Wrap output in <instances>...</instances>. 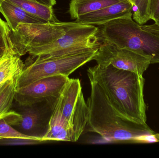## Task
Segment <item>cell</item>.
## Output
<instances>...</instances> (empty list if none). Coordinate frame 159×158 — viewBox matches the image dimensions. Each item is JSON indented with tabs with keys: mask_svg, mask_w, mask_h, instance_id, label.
Here are the masks:
<instances>
[{
	"mask_svg": "<svg viewBox=\"0 0 159 158\" xmlns=\"http://www.w3.org/2000/svg\"><path fill=\"white\" fill-rule=\"evenodd\" d=\"M24 66L20 56L13 49L4 54L0 58V85L8 81L18 80Z\"/></svg>",
	"mask_w": 159,
	"mask_h": 158,
	"instance_id": "obj_13",
	"label": "cell"
},
{
	"mask_svg": "<svg viewBox=\"0 0 159 158\" xmlns=\"http://www.w3.org/2000/svg\"><path fill=\"white\" fill-rule=\"evenodd\" d=\"M70 79L62 74L43 78L18 88L15 100L19 105H25L49 97H58Z\"/></svg>",
	"mask_w": 159,
	"mask_h": 158,
	"instance_id": "obj_10",
	"label": "cell"
},
{
	"mask_svg": "<svg viewBox=\"0 0 159 158\" xmlns=\"http://www.w3.org/2000/svg\"><path fill=\"white\" fill-rule=\"evenodd\" d=\"M133 7L130 0H126L82 15L74 22L88 25H103L116 19L133 15Z\"/></svg>",
	"mask_w": 159,
	"mask_h": 158,
	"instance_id": "obj_11",
	"label": "cell"
},
{
	"mask_svg": "<svg viewBox=\"0 0 159 158\" xmlns=\"http://www.w3.org/2000/svg\"><path fill=\"white\" fill-rule=\"evenodd\" d=\"M98 50L42 60L28 58L24 64L23 71L18 80V88L55 75L62 74L69 77L77 69L93 60Z\"/></svg>",
	"mask_w": 159,
	"mask_h": 158,
	"instance_id": "obj_6",
	"label": "cell"
},
{
	"mask_svg": "<svg viewBox=\"0 0 159 158\" xmlns=\"http://www.w3.org/2000/svg\"><path fill=\"white\" fill-rule=\"evenodd\" d=\"M1 19V17H0V19Z\"/></svg>",
	"mask_w": 159,
	"mask_h": 158,
	"instance_id": "obj_26",
	"label": "cell"
},
{
	"mask_svg": "<svg viewBox=\"0 0 159 158\" xmlns=\"http://www.w3.org/2000/svg\"><path fill=\"white\" fill-rule=\"evenodd\" d=\"M91 93L87 101L89 118L86 130L98 134L109 143H153L159 134L147 124H139L122 117L113 106L100 84L89 77Z\"/></svg>",
	"mask_w": 159,
	"mask_h": 158,
	"instance_id": "obj_1",
	"label": "cell"
},
{
	"mask_svg": "<svg viewBox=\"0 0 159 158\" xmlns=\"http://www.w3.org/2000/svg\"><path fill=\"white\" fill-rule=\"evenodd\" d=\"M100 29L94 25L70 22L66 32L53 42L28 51V58L48 59L89 50L98 49Z\"/></svg>",
	"mask_w": 159,
	"mask_h": 158,
	"instance_id": "obj_5",
	"label": "cell"
},
{
	"mask_svg": "<svg viewBox=\"0 0 159 158\" xmlns=\"http://www.w3.org/2000/svg\"><path fill=\"white\" fill-rule=\"evenodd\" d=\"M37 2L40 3L42 4L48 6H52L56 4V0H30Z\"/></svg>",
	"mask_w": 159,
	"mask_h": 158,
	"instance_id": "obj_22",
	"label": "cell"
},
{
	"mask_svg": "<svg viewBox=\"0 0 159 158\" xmlns=\"http://www.w3.org/2000/svg\"><path fill=\"white\" fill-rule=\"evenodd\" d=\"M15 138H23V139H31L37 140L43 143L41 140L30 137L13 128L8 124L4 119H0V140Z\"/></svg>",
	"mask_w": 159,
	"mask_h": 158,
	"instance_id": "obj_18",
	"label": "cell"
},
{
	"mask_svg": "<svg viewBox=\"0 0 159 158\" xmlns=\"http://www.w3.org/2000/svg\"><path fill=\"white\" fill-rule=\"evenodd\" d=\"M2 84V85H0V92H1V90H2V88L3 85V84Z\"/></svg>",
	"mask_w": 159,
	"mask_h": 158,
	"instance_id": "obj_24",
	"label": "cell"
},
{
	"mask_svg": "<svg viewBox=\"0 0 159 158\" xmlns=\"http://www.w3.org/2000/svg\"><path fill=\"white\" fill-rule=\"evenodd\" d=\"M31 15L51 23L59 22L52 6H48L30 0H9Z\"/></svg>",
	"mask_w": 159,
	"mask_h": 158,
	"instance_id": "obj_15",
	"label": "cell"
},
{
	"mask_svg": "<svg viewBox=\"0 0 159 158\" xmlns=\"http://www.w3.org/2000/svg\"><path fill=\"white\" fill-rule=\"evenodd\" d=\"M88 118L80 81L70 79L58 98L44 141L77 142L86 130Z\"/></svg>",
	"mask_w": 159,
	"mask_h": 158,
	"instance_id": "obj_3",
	"label": "cell"
},
{
	"mask_svg": "<svg viewBox=\"0 0 159 158\" xmlns=\"http://www.w3.org/2000/svg\"><path fill=\"white\" fill-rule=\"evenodd\" d=\"M10 30L6 21L0 19V58L12 50L10 37Z\"/></svg>",
	"mask_w": 159,
	"mask_h": 158,
	"instance_id": "obj_19",
	"label": "cell"
},
{
	"mask_svg": "<svg viewBox=\"0 0 159 158\" xmlns=\"http://www.w3.org/2000/svg\"><path fill=\"white\" fill-rule=\"evenodd\" d=\"M58 97H49L28 105H18V111L10 110L4 119L23 134L45 142L44 138L49 130Z\"/></svg>",
	"mask_w": 159,
	"mask_h": 158,
	"instance_id": "obj_7",
	"label": "cell"
},
{
	"mask_svg": "<svg viewBox=\"0 0 159 158\" xmlns=\"http://www.w3.org/2000/svg\"><path fill=\"white\" fill-rule=\"evenodd\" d=\"M87 74L100 84L122 117L136 123L146 124L143 75L110 65L105 67L98 65L89 68Z\"/></svg>",
	"mask_w": 159,
	"mask_h": 158,
	"instance_id": "obj_2",
	"label": "cell"
},
{
	"mask_svg": "<svg viewBox=\"0 0 159 158\" xmlns=\"http://www.w3.org/2000/svg\"><path fill=\"white\" fill-rule=\"evenodd\" d=\"M18 79L6 82L0 92V119H4L11 110L18 88Z\"/></svg>",
	"mask_w": 159,
	"mask_h": 158,
	"instance_id": "obj_16",
	"label": "cell"
},
{
	"mask_svg": "<svg viewBox=\"0 0 159 158\" xmlns=\"http://www.w3.org/2000/svg\"><path fill=\"white\" fill-rule=\"evenodd\" d=\"M133 15L109 21L100 30L103 41L148 57L151 64L159 63V30L155 25L143 26L133 20Z\"/></svg>",
	"mask_w": 159,
	"mask_h": 158,
	"instance_id": "obj_4",
	"label": "cell"
},
{
	"mask_svg": "<svg viewBox=\"0 0 159 158\" xmlns=\"http://www.w3.org/2000/svg\"><path fill=\"white\" fill-rule=\"evenodd\" d=\"M133 4V19L140 25L150 20L149 13V0H130Z\"/></svg>",
	"mask_w": 159,
	"mask_h": 158,
	"instance_id": "obj_17",
	"label": "cell"
},
{
	"mask_svg": "<svg viewBox=\"0 0 159 158\" xmlns=\"http://www.w3.org/2000/svg\"><path fill=\"white\" fill-rule=\"evenodd\" d=\"M5 142L2 143L9 145H30L41 143L40 141L31 139H23V138H15V139H4Z\"/></svg>",
	"mask_w": 159,
	"mask_h": 158,
	"instance_id": "obj_20",
	"label": "cell"
},
{
	"mask_svg": "<svg viewBox=\"0 0 159 158\" xmlns=\"http://www.w3.org/2000/svg\"><path fill=\"white\" fill-rule=\"evenodd\" d=\"M149 13L150 19L155 22L159 19V0H149Z\"/></svg>",
	"mask_w": 159,
	"mask_h": 158,
	"instance_id": "obj_21",
	"label": "cell"
},
{
	"mask_svg": "<svg viewBox=\"0 0 159 158\" xmlns=\"http://www.w3.org/2000/svg\"><path fill=\"white\" fill-rule=\"evenodd\" d=\"M155 24L156 28H157L159 30V19L157 20V21L155 22V24Z\"/></svg>",
	"mask_w": 159,
	"mask_h": 158,
	"instance_id": "obj_23",
	"label": "cell"
},
{
	"mask_svg": "<svg viewBox=\"0 0 159 158\" xmlns=\"http://www.w3.org/2000/svg\"><path fill=\"white\" fill-rule=\"evenodd\" d=\"M70 22L36 24L20 23L10 30L12 48L16 53L22 56L33 48L51 43L66 32Z\"/></svg>",
	"mask_w": 159,
	"mask_h": 158,
	"instance_id": "obj_8",
	"label": "cell"
},
{
	"mask_svg": "<svg viewBox=\"0 0 159 158\" xmlns=\"http://www.w3.org/2000/svg\"><path fill=\"white\" fill-rule=\"evenodd\" d=\"M1 19H2V18H1Z\"/></svg>",
	"mask_w": 159,
	"mask_h": 158,
	"instance_id": "obj_28",
	"label": "cell"
},
{
	"mask_svg": "<svg viewBox=\"0 0 159 158\" xmlns=\"http://www.w3.org/2000/svg\"><path fill=\"white\" fill-rule=\"evenodd\" d=\"M3 0H0V5H1V2H2Z\"/></svg>",
	"mask_w": 159,
	"mask_h": 158,
	"instance_id": "obj_25",
	"label": "cell"
},
{
	"mask_svg": "<svg viewBox=\"0 0 159 158\" xmlns=\"http://www.w3.org/2000/svg\"></svg>",
	"mask_w": 159,
	"mask_h": 158,
	"instance_id": "obj_27",
	"label": "cell"
},
{
	"mask_svg": "<svg viewBox=\"0 0 159 158\" xmlns=\"http://www.w3.org/2000/svg\"><path fill=\"white\" fill-rule=\"evenodd\" d=\"M93 60L102 66L110 65L119 69L141 75H143L151 64L149 58L106 41L101 45Z\"/></svg>",
	"mask_w": 159,
	"mask_h": 158,
	"instance_id": "obj_9",
	"label": "cell"
},
{
	"mask_svg": "<svg viewBox=\"0 0 159 158\" xmlns=\"http://www.w3.org/2000/svg\"><path fill=\"white\" fill-rule=\"evenodd\" d=\"M0 13L3 16L10 30L15 29L20 23H47L48 21L35 16L9 0H3L0 5Z\"/></svg>",
	"mask_w": 159,
	"mask_h": 158,
	"instance_id": "obj_12",
	"label": "cell"
},
{
	"mask_svg": "<svg viewBox=\"0 0 159 158\" xmlns=\"http://www.w3.org/2000/svg\"><path fill=\"white\" fill-rule=\"evenodd\" d=\"M126 0H72L69 13L71 17L76 19L78 17Z\"/></svg>",
	"mask_w": 159,
	"mask_h": 158,
	"instance_id": "obj_14",
	"label": "cell"
}]
</instances>
